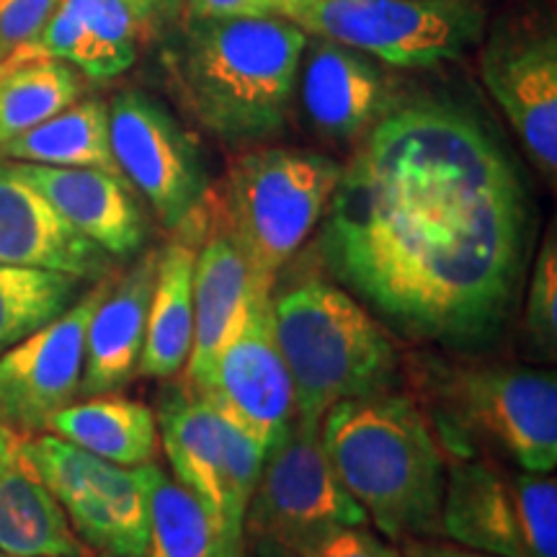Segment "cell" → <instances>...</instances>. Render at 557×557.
Returning <instances> with one entry per match:
<instances>
[{
    "label": "cell",
    "instance_id": "obj_13",
    "mask_svg": "<svg viewBox=\"0 0 557 557\" xmlns=\"http://www.w3.org/2000/svg\"><path fill=\"white\" fill-rule=\"evenodd\" d=\"M111 282V274L94 282L73 308L0 354V426L13 436L41 434L78 398L88 320Z\"/></svg>",
    "mask_w": 557,
    "mask_h": 557
},
{
    "label": "cell",
    "instance_id": "obj_15",
    "mask_svg": "<svg viewBox=\"0 0 557 557\" xmlns=\"http://www.w3.org/2000/svg\"><path fill=\"white\" fill-rule=\"evenodd\" d=\"M0 263L60 271L90 284L111 274L114 259L70 225L13 163H0Z\"/></svg>",
    "mask_w": 557,
    "mask_h": 557
},
{
    "label": "cell",
    "instance_id": "obj_14",
    "mask_svg": "<svg viewBox=\"0 0 557 557\" xmlns=\"http://www.w3.org/2000/svg\"><path fill=\"white\" fill-rule=\"evenodd\" d=\"M480 75L534 163L557 169V41L547 29H498L487 41Z\"/></svg>",
    "mask_w": 557,
    "mask_h": 557
},
{
    "label": "cell",
    "instance_id": "obj_17",
    "mask_svg": "<svg viewBox=\"0 0 557 557\" xmlns=\"http://www.w3.org/2000/svg\"><path fill=\"white\" fill-rule=\"evenodd\" d=\"M13 169L111 259H132L148 243V220L124 176L39 163H13Z\"/></svg>",
    "mask_w": 557,
    "mask_h": 557
},
{
    "label": "cell",
    "instance_id": "obj_6",
    "mask_svg": "<svg viewBox=\"0 0 557 557\" xmlns=\"http://www.w3.org/2000/svg\"><path fill=\"white\" fill-rule=\"evenodd\" d=\"M320 444V423L295 418L263 459L240 532V557H305L341 527L367 524Z\"/></svg>",
    "mask_w": 557,
    "mask_h": 557
},
{
    "label": "cell",
    "instance_id": "obj_18",
    "mask_svg": "<svg viewBox=\"0 0 557 557\" xmlns=\"http://www.w3.org/2000/svg\"><path fill=\"white\" fill-rule=\"evenodd\" d=\"M297 78L305 114L329 137L354 139L387 114L385 75L351 47L308 34Z\"/></svg>",
    "mask_w": 557,
    "mask_h": 557
},
{
    "label": "cell",
    "instance_id": "obj_8",
    "mask_svg": "<svg viewBox=\"0 0 557 557\" xmlns=\"http://www.w3.org/2000/svg\"><path fill=\"white\" fill-rule=\"evenodd\" d=\"M158 434L176 480L201 500L227 557H240L248 500L267 449L197 389L178 385L163 395Z\"/></svg>",
    "mask_w": 557,
    "mask_h": 557
},
{
    "label": "cell",
    "instance_id": "obj_9",
    "mask_svg": "<svg viewBox=\"0 0 557 557\" xmlns=\"http://www.w3.org/2000/svg\"><path fill=\"white\" fill-rule=\"evenodd\" d=\"M18 451L60 500L70 527L90 557H145L148 547V478L120 468L65 438H18Z\"/></svg>",
    "mask_w": 557,
    "mask_h": 557
},
{
    "label": "cell",
    "instance_id": "obj_10",
    "mask_svg": "<svg viewBox=\"0 0 557 557\" xmlns=\"http://www.w3.org/2000/svg\"><path fill=\"white\" fill-rule=\"evenodd\" d=\"M451 416L521 470L557 465V380L547 369L483 364L457 369L447 387Z\"/></svg>",
    "mask_w": 557,
    "mask_h": 557
},
{
    "label": "cell",
    "instance_id": "obj_32",
    "mask_svg": "<svg viewBox=\"0 0 557 557\" xmlns=\"http://www.w3.org/2000/svg\"><path fill=\"white\" fill-rule=\"evenodd\" d=\"M305 557H403L398 547L382 542L367 524L341 527L320 540Z\"/></svg>",
    "mask_w": 557,
    "mask_h": 557
},
{
    "label": "cell",
    "instance_id": "obj_19",
    "mask_svg": "<svg viewBox=\"0 0 557 557\" xmlns=\"http://www.w3.org/2000/svg\"><path fill=\"white\" fill-rule=\"evenodd\" d=\"M158 250H148L122 278H114L96 305L86 331L83 398L116 395L137 374L143 357L148 310L156 287Z\"/></svg>",
    "mask_w": 557,
    "mask_h": 557
},
{
    "label": "cell",
    "instance_id": "obj_26",
    "mask_svg": "<svg viewBox=\"0 0 557 557\" xmlns=\"http://www.w3.org/2000/svg\"><path fill=\"white\" fill-rule=\"evenodd\" d=\"M81 94V73L62 60L0 62V145L73 107Z\"/></svg>",
    "mask_w": 557,
    "mask_h": 557
},
{
    "label": "cell",
    "instance_id": "obj_27",
    "mask_svg": "<svg viewBox=\"0 0 557 557\" xmlns=\"http://www.w3.org/2000/svg\"><path fill=\"white\" fill-rule=\"evenodd\" d=\"M148 478V547L145 557H227L218 527L201 500L158 465Z\"/></svg>",
    "mask_w": 557,
    "mask_h": 557
},
{
    "label": "cell",
    "instance_id": "obj_7",
    "mask_svg": "<svg viewBox=\"0 0 557 557\" xmlns=\"http://www.w3.org/2000/svg\"><path fill=\"white\" fill-rule=\"evenodd\" d=\"M284 18L393 67L457 60L483 39L478 0H289Z\"/></svg>",
    "mask_w": 557,
    "mask_h": 557
},
{
    "label": "cell",
    "instance_id": "obj_20",
    "mask_svg": "<svg viewBox=\"0 0 557 557\" xmlns=\"http://www.w3.org/2000/svg\"><path fill=\"white\" fill-rule=\"evenodd\" d=\"M139 29L124 0H60L39 37L5 60L52 58L88 78L109 81L135 62Z\"/></svg>",
    "mask_w": 557,
    "mask_h": 557
},
{
    "label": "cell",
    "instance_id": "obj_1",
    "mask_svg": "<svg viewBox=\"0 0 557 557\" xmlns=\"http://www.w3.org/2000/svg\"><path fill=\"white\" fill-rule=\"evenodd\" d=\"M323 218V267L406 336L485 344L511 312L527 194L475 116L444 103L382 114Z\"/></svg>",
    "mask_w": 557,
    "mask_h": 557
},
{
    "label": "cell",
    "instance_id": "obj_28",
    "mask_svg": "<svg viewBox=\"0 0 557 557\" xmlns=\"http://www.w3.org/2000/svg\"><path fill=\"white\" fill-rule=\"evenodd\" d=\"M86 284L60 271L0 263V354L73 308Z\"/></svg>",
    "mask_w": 557,
    "mask_h": 557
},
{
    "label": "cell",
    "instance_id": "obj_37",
    "mask_svg": "<svg viewBox=\"0 0 557 557\" xmlns=\"http://www.w3.org/2000/svg\"><path fill=\"white\" fill-rule=\"evenodd\" d=\"M0 557H13V555H3V553H0Z\"/></svg>",
    "mask_w": 557,
    "mask_h": 557
},
{
    "label": "cell",
    "instance_id": "obj_31",
    "mask_svg": "<svg viewBox=\"0 0 557 557\" xmlns=\"http://www.w3.org/2000/svg\"><path fill=\"white\" fill-rule=\"evenodd\" d=\"M60 0H0V62L32 45Z\"/></svg>",
    "mask_w": 557,
    "mask_h": 557
},
{
    "label": "cell",
    "instance_id": "obj_33",
    "mask_svg": "<svg viewBox=\"0 0 557 557\" xmlns=\"http://www.w3.org/2000/svg\"><path fill=\"white\" fill-rule=\"evenodd\" d=\"M189 18H269L282 16L289 0H186Z\"/></svg>",
    "mask_w": 557,
    "mask_h": 557
},
{
    "label": "cell",
    "instance_id": "obj_25",
    "mask_svg": "<svg viewBox=\"0 0 557 557\" xmlns=\"http://www.w3.org/2000/svg\"><path fill=\"white\" fill-rule=\"evenodd\" d=\"M0 158L13 163L101 169L122 176L109 145V107L99 99L75 101L60 114L0 145Z\"/></svg>",
    "mask_w": 557,
    "mask_h": 557
},
{
    "label": "cell",
    "instance_id": "obj_5",
    "mask_svg": "<svg viewBox=\"0 0 557 557\" xmlns=\"http://www.w3.org/2000/svg\"><path fill=\"white\" fill-rule=\"evenodd\" d=\"M341 169L329 156L292 148L256 150L230 165L214 205L253 287H276L278 274L323 220Z\"/></svg>",
    "mask_w": 557,
    "mask_h": 557
},
{
    "label": "cell",
    "instance_id": "obj_30",
    "mask_svg": "<svg viewBox=\"0 0 557 557\" xmlns=\"http://www.w3.org/2000/svg\"><path fill=\"white\" fill-rule=\"evenodd\" d=\"M524 329L532 344L547 357H555L557 346V246L555 233L542 240L527 289Z\"/></svg>",
    "mask_w": 557,
    "mask_h": 557
},
{
    "label": "cell",
    "instance_id": "obj_2",
    "mask_svg": "<svg viewBox=\"0 0 557 557\" xmlns=\"http://www.w3.org/2000/svg\"><path fill=\"white\" fill-rule=\"evenodd\" d=\"M320 444L385 537L410 542L442 532L447 462L413 400L387 393L341 400L320 421Z\"/></svg>",
    "mask_w": 557,
    "mask_h": 557
},
{
    "label": "cell",
    "instance_id": "obj_16",
    "mask_svg": "<svg viewBox=\"0 0 557 557\" xmlns=\"http://www.w3.org/2000/svg\"><path fill=\"white\" fill-rule=\"evenodd\" d=\"M189 225L197 243V261H194V338L191 354L184 367L181 385L201 389L212 359L238 323L243 305L250 289L248 263L243 259L238 243L227 233L218 205L209 201V194Z\"/></svg>",
    "mask_w": 557,
    "mask_h": 557
},
{
    "label": "cell",
    "instance_id": "obj_21",
    "mask_svg": "<svg viewBox=\"0 0 557 557\" xmlns=\"http://www.w3.org/2000/svg\"><path fill=\"white\" fill-rule=\"evenodd\" d=\"M442 532L457 545L478 553L527 557L511 480L487 462L457 459L447 468Z\"/></svg>",
    "mask_w": 557,
    "mask_h": 557
},
{
    "label": "cell",
    "instance_id": "obj_29",
    "mask_svg": "<svg viewBox=\"0 0 557 557\" xmlns=\"http://www.w3.org/2000/svg\"><path fill=\"white\" fill-rule=\"evenodd\" d=\"M513 506L527 557H557V483L549 472L511 478Z\"/></svg>",
    "mask_w": 557,
    "mask_h": 557
},
{
    "label": "cell",
    "instance_id": "obj_35",
    "mask_svg": "<svg viewBox=\"0 0 557 557\" xmlns=\"http://www.w3.org/2000/svg\"><path fill=\"white\" fill-rule=\"evenodd\" d=\"M129 5L132 13L139 18V24L148 26L152 21L165 16V13L176 9L181 0H124Z\"/></svg>",
    "mask_w": 557,
    "mask_h": 557
},
{
    "label": "cell",
    "instance_id": "obj_34",
    "mask_svg": "<svg viewBox=\"0 0 557 557\" xmlns=\"http://www.w3.org/2000/svg\"><path fill=\"white\" fill-rule=\"evenodd\" d=\"M403 557H496L487 553H478V549L468 547H449V545H426L421 540H410L408 549Z\"/></svg>",
    "mask_w": 557,
    "mask_h": 557
},
{
    "label": "cell",
    "instance_id": "obj_36",
    "mask_svg": "<svg viewBox=\"0 0 557 557\" xmlns=\"http://www.w3.org/2000/svg\"><path fill=\"white\" fill-rule=\"evenodd\" d=\"M16 447H18V436H13L9 429L0 426V468L16 455Z\"/></svg>",
    "mask_w": 557,
    "mask_h": 557
},
{
    "label": "cell",
    "instance_id": "obj_12",
    "mask_svg": "<svg viewBox=\"0 0 557 557\" xmlns=\"http://www.w3.org/2000/svg\"><path fill=\"white\" fill-rule=\"evenodd\" d=\"M274 289L250 284L246 305L230 336L212 359L209 377L197 393L212 400L267 449L295 423V387L274 336Z\"/></svg>",
    "mask_w": 557,
    "mask_h": 557
},
{
    "label": "cell",
    "instance_id": "obj_3",
    "mask_svg": "<svg viewBox=\"0 0 557 557\" xmlns=\"http://www.w3.org/2000/svg\"><path fill=\"white\" fill-rule=\"evenodd\" d=\"M308 32L282 18H197L178 54L194 116L227 143L276 135L287 122Z\"/></svg>",
    "mask_w": 557,
    "mask_h": 557
},
{
    "label": "cell",
    "instance_id": "obj_11",
    "mask_svg": "<svg viewBox=\"0 0 557 557\" xmlns=\"http://www.w3.org/2000/svg\"><path fill=\"white\" fill-rule=\"evenodd\" d=\"M109 145L116 169L163 227L176 233L205 205L209 181L197 143L143 90H124L111 101Z\"/></svg>",
    "mask_w": 557,
    "mask_h": 557
},
{
    "label": "cell",
    "instance_id": "obj_23",
    "mask_svg": "<svg viewBox=\"0 0 557 557\" xmlns=\"http://www.w3.org/2000/svg\"><path fill=\"white\" fill-rule=\"evenodd\" d=\"M0 553L13 557H90L60 500L16 447L0 468Z\"/></svg>",
    "mask_w": 557,
    "mask_h": 557
},
{
    "label": "cell",
    "instance_id": "obj_4",
    "mask_svg": "<svg viewBox=\"0 0 557 557\" xmlns=\"http://www.w3.org/2000/svg\"><path fill=\"white\" fill-rule=\"evenodd\" d=\"M271 312L299 421L320 423L336 403L387 393L393 385V336L338 284L323 276L297 278L271 295Z\"/></svg>",
    "mask_w": 557,
    "mask_h": 557
},
{
    "label": "cell",
    "instance_id": "obj_24",
    "mask_svg": "<svg viewBox=\"0 0 557 557\" xmlns=\"http://www.w3.org/2000/svg\"><path fill=\"white\" fill-rule=\"evenodd\" d=\"M47 431L120 468L150 465L160 444L156 410L116 395L70 403L54 413Z\"/></svg>",
    "mask_w": 557,
    "mask_h": 557
},
{
    "label": "cell",
    "instance_id": "obj_22",
    "mask_svg": "<svg viewBox=\"0 0 557 557\" xmlns=\"http://www.w3.org/2000/svg\"><path fill=\"white\" fill-rule=\"evenodd\" d=\"M194 261L197 243L191 225L186 222L176 230V238L158 250L148 331L137 367V374L143 377H176L189 361L194 338Z\"/></svg>",
    "mask_w": 557,
    "mask_h": 557
}]
</instances>
